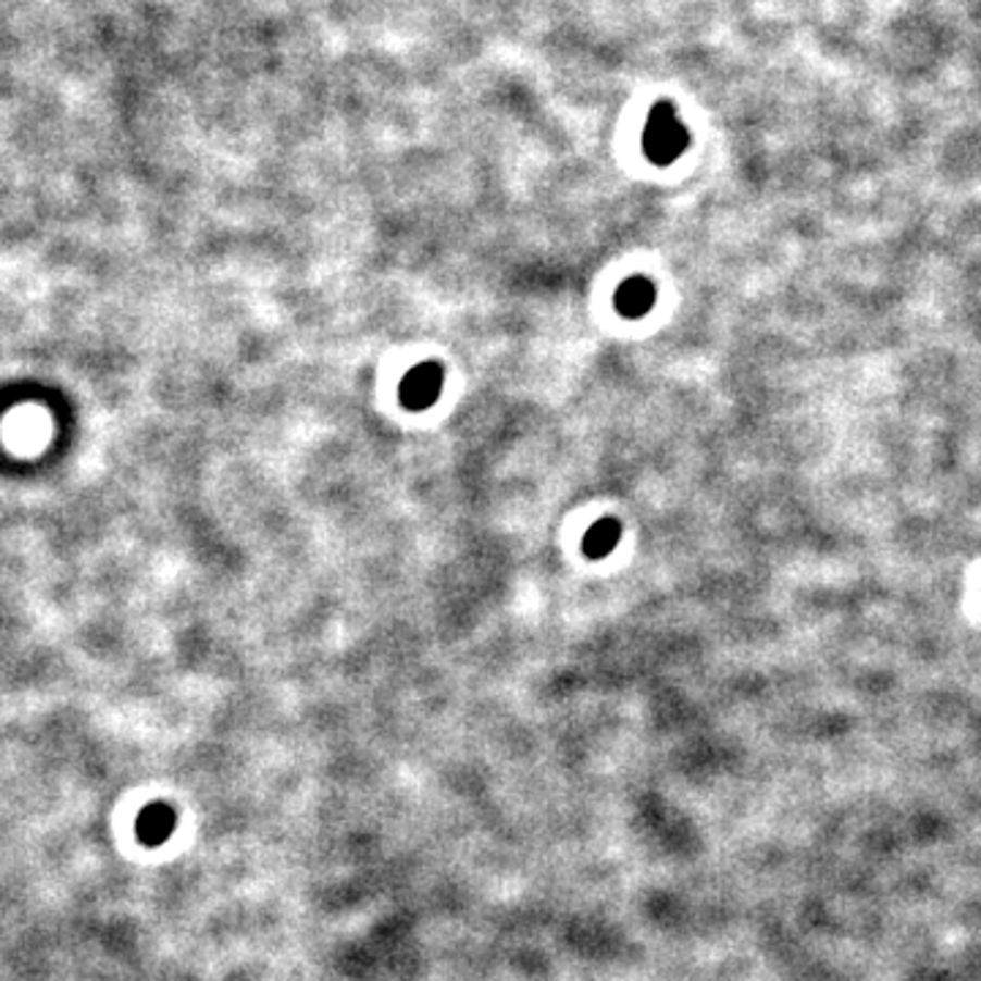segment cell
Returning a JSON list of instances; mask_svg holds the SVG:
<instances>
[{
  "mask_svg": "<svg viewBox=\"0 0 981 981\" xmlns=\"http://www.w3.org/2000/svg\"><path fill=\"white\" fill-rule=\"evenodd\" d=\"M690 142V134L684 128L682 117L676 115L671 104L651 107L644 126V153L657 166H668L684 153Z\"/></svg>",
  "mask_w": 981,
  "mask_h": 981,
  "instance_id": "cell-1",
  "label": "cell"
},
{
  "mask_svg": "<svg viewBox=\"0 0 981 981\" xmlns=\"http://www.w3.org/2000/svg\"><path fill=\"white\" fill-rule=\"evenodd\" d=\"M442 385H445V369L439 363H434V360H429V363L414 365L403 376L401 387H398V398H401V403L407 409L420 412V409H429L439 401Z\"/></svg>",
  "mask_w": 981,
  "mask_h": 981,
  "instance_id": "cell-2",
  "label": "cell"
},
{
  "mask_svg": "<svg viewBox=\"0 0 981 981\" xmlns=\"http://www.w3.org/2000/svg\"><path fill=\"white\" fill-rule=\"evenodd\" d=\"M655 300H657L655 284L646 276H635L628 278V282L617 289L613 306H617L619 314L628 316V320H641V316H646L655 309Z\"/></svg>",
  "mask_w": 981,
  "mask_h": 981,
  "instance_id": "cell-3",
  "label": "cell"
},
{
  "mask_svg": "<svg viewBox=\"0 0 981 981\" xmlns=\"http://www.w3.org/2000/svg\"><path fill=\"white\" fill-rule=\"evenodd\" d=\"M622 537V524L617 519H600L581 541V551L586 559H606Z\"/></svg>",
  "mask_w": 981,
  "mask_h": 981,
  "instance_id": "cell-4",
  "label": "cell"
},
{
  "mask_svg": "<svg viewBox=\"0 0 981 981\" xmlns=\"http://www.w3.org/2000/svg\"><path fill=\"white\" fill-rule=\"evenodd\" d=\"M166 827H170V816H166V810H161V807H153V810H148L139 818V832L145 834L148 843H159V840L170 832Z\"/></svg>",
  "mask_w": 981,
  "mask_h": 981,
  "instance_id": "cell-5",
  "label": "cell"
}]
</instances>
